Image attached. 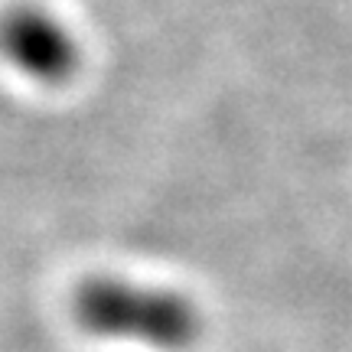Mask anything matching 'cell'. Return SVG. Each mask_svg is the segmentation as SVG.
<instances>
[{
	"label": "cell",
	"instance_id": "cell-1",
	"mask_svg": "<svg viewBox=\"0 0 352 352\" xmlns=\"http://www.w3.org/2000/svg\"><path fill=\"white\" fill-rule=\"evenodd\" d=\"M72 316L88 336L131 340L164 352H183L202 336V314L189 297L121 277L82 280L72 294Z\"/></svg>",
	"mask_w": 352,
	"mask_h": 352
}]
</instances>
